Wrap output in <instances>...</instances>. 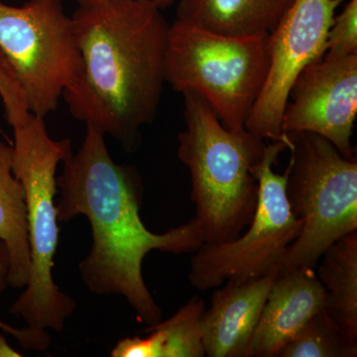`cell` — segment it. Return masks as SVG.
<instances>
[{
	"label": "cell",
	"instance_id": "cell-14",
	"mask_svg": "<svg viewBox=\"0 0 357 357\" xmlns=\"http://www.w3.org/2000/svg\"><path fill=\"white\" fill-rule=\"evenodd\" d=\"M204 299L192 297L174 316L149 326L145 337H126L112 351V357H204L202 318Z\"/></svg>",
	"mask_w": 357,
	"mask_h": 357
},
{
	"label": "cell",
	"instance_id": "cell-2",
	"mask_svg": "<svg viewBox=\"0 0 357 357\" xmlns=\"http://www.w3.org/2000/svg\"><path fill=\"white\" fill-rule=\"evenodd\" d=\"M162 11L155 0H107L72 16L81 70L63 98L73 117L128 152L156 119L166 83L170 24Z\"/></svg>",
	"mask_w": 357,
	"mask_h": 357
},
{
	"label": "cell",
	"instance_id": "cell-12",
	"mask_svg": "<svg viewBox=\"0 0 357 357\" xmlns=\"http://www.w3.org/2000/svg\"><path fill=\"white\" fill-rule=\"evenodd\" d=\"M325 303L326 290L314 268L276 275L251 342L250 357H278Z\"/></svg>",
	"mask_w": 357,
	"mask_h": 357
},
{
	"label": "cell",
	"instance_id": "cell-21",
	"mask_svg": "<svg viewBox=\"0 0 357 357\" xmlns=\"http://www.w3.org/2000/svg\"><path fill=\"white\" fill-rule=\"evenodd\" d=\"M22 356L13 349L7 342L6 337L0 332V357H20Z\"/></svg>",
	"mask_w": 357,
	"mask_h": 357
},
{
	"label": "cell",
	"instance_id": "cell-20",
	"mask_svg": "<svg viewBox=\"0 0 357 357\" xmlns=\"http://www.w3.org/2000/svg\"><path fill=\"white\" fill-rule=\"evenodd\" d=\"M9 253L4 243L0 241V295L8 285L9 272ZM0 331L13 335L21 347L27 351H46L51 344V337L47 330H37V328H16L14 326L4 323L0 319Z\"/></svg>",
	"mask_w": 357,
	"mask_h": 357
},
{
	"label": "cell",
	"instance_id": "cell-8",
	"mask_svg": "<svg viewBox=\"0 0 357 357\" xmlns=\"http://www.w3.org/2000/svg\"><path fill=\"white\" fill-rule=\"evenodd\" d=\"M0 49L15 70L28 109L45 119L56 112L81 70L72 17L63 0L0 2Z\"/></svg>",
	"mask_w": 357,
	"mask_h": 357
},
{
	"label": "cell",
	"instance_id": "cell-10",
	"mask_svg": "<svg viewBox=\"0 0 357 357\" xmlns=\"http://www.w3.org/2000/svg\"><path fill=\"white\" fill-rule=\"evenodd\" d=\"M357 115V55L319 59L296 79L284 110L286 137L309 132L321 136L347 158Z\"/></svg>",
	"mask_w": 357,
	"mask_h": 357
},
{
	"label": "cell",
	"instance_id": "cell-1",
	"mask_svg": "<svg viewBox=\"0 0 357 357\" xmlns=\"http://www.w3.org/2000/svg\"><path fill=\"white\" fill-rule=\"evenodd\" d=\"M62 163L57 177L59 222L84 215L93 232L91 251L79 263L84 283L98 295L123 296L141 323H159L162 311L143 279V260L153 250L196 252L204 243L199 220L192 218L161 234L150 231L139 215V173L133 166L117 164L105 134L91 126H86L77 153L72 152Z\"/></svg>",
	"mask_w": 357,
	"mask_h": 357
},
{
	"label": "cell",
	"instance_id": "cell-18",
	"mask_svg": "<svg viewBox=\"0 0 357 357\" xmlns=\"http://www.w3.org/2000/svg\"><path fill=\"white\" fill-rule=\"evenodd\" d=\"M357 55V0H349L342 13L333 18L323 57Z\"/></svg>",
	"mask_w": 357,
	"mask_h": 357
},
{
	"label": "cell",
	"instance_id": "cell-13",
	"mask_svg": "<svg viewBox=\"0 0 357 357\" xmlns=\"http://www.w3.org/2000/svg\"><path fill=\"white\" fill-rule=\"evenodd\" d=\"M294 0H178L177 18L234 37L269 35Z\"/></svg>",
	"mask_w": 357,
	"mask_h": 357
},
{
	"label": "cell",
	"instance_id": "cell-3",
	"mask_svg": "<svg viewBox=\"0 0 357 357\" xmlns=\"http://www.w3.org/2000/svg\"><path fill=\"white\" fill-rule=\"evenodd\" d=\"M184 96L185 129L178 157L191 175V199L204 243L234 241L248 227L258 201L257 169L266 142L246 130H229L202 96Z\"/></svg>",
	"mask_w": 357,
	"mask_h": 357
},
{
	"label": "cell",
	"instance_id": "cell-7",
	"mask_svg": "<svg viewBox=\"0 0 357 357\" xmlns=\"http://www.w3.org/2000/svg\"><path fill=\"white\" fill-rule=\"evenodd\" d=\"M288 150L281 141L267 144L257 169L259 185L255 215L245 230L229 243H204L194 252L189 279L199 291L218 288L227 282H241L275 273L289 246L302 229L287 194V170L275 172L279 155Z\"/></svg>",
	"mask_w": 357,
	"mask_h": 357
},
{
	"label": "cell",
	"instance_id": "cell-15",
	"mask_svg": "<svg viewBox=\"0 0 357 357\" xmlns=\"http://www.w3.org/2000/svg\"><path fill=\"white\" fill-rule=\"evenodd\" d=\"M0 241L9 253L8 285L27 286L31 272L25 190L13 173V146L0 140Z\"/></svg>",
	"mask_w": 357,
	"mask_h": 357
},
{
	"label": "cell",
	"instance_id": "cell-17",
	"mask_svg": "<svg viewBox=\"0 0 357 357\" xmlns=\"http://www.w3.org/2000/svg\"><path fill=\"white\" fill-rule=\"evenodd\" d=\"M357 338L352 337L326 310L317 312L278 357H356Z\"/></svg>",
	"mask_w": 357,
	"mask_h": 357
},
{
	"label": "cell",
	"instance_id": "cell-5",
	"mask_svg": "<svg viewBox=\"0 0 357 357\" xmlns=\"http://www.w3.org/2000/svg\"><path fill=\"white\" fill-rule=\"evenodd\" d=\"M267 36H227L176 18L169 28L166 83L178 93H196L225 128L243 130L266 79Z\"/></svg>",
	"mask_w": 357,
	"mask_h": 357
},
{
	"label": "cell",
	"instance_id": "cell-11",
	"mask_svg": "<svg viewBox=\"0 0 357 357\" xmlns=\"http://www.w3.org/2000/svg\"><path fill=\"white\" fill-rule=\"evenodd\" d=\"M276 274L227 282L215 291L202 318L206 356L250 357V345Z\"/></svg>",
	"mask_w": 357,
	"mask_h": 357
},
{
	"label": "cell",
	"instance_id": "cell-16",
	"mask_svg": "<svg viewBox=\"0 0 357 357\" xmlns=\"http://www.w3.org/2000/svg\"><path fill=\"white\" fill-rule=\"evenodd\" d=\"M319 262L317 275L326 290L324 309L357 338V230L335 241Z\"/></svg>",
	"mask_w": 357,
	"mask_h": 357
},
{
	"label": "cell",
	"instance_id": "cell-6",
	"mask_svg": "<svg viewBox=\"0 0 357 357\" xmlns=\"http://www.w3.org/2000/svg\"><path fill=\"white\" fill-rule=\"evenodd\" d=\"M286 194L302 229L275 269L316 268L324 252L357 230V159L347 158L317 134L290 136Z\"/></svg>",
	"mask_w": 357,
	"mask_h": 357
},
{
	"label": "cell",
	"instance_id": "cell-9",
	"mask_svg": "<svg viewBox=\"0 0 357 357\" xmlns=\"http://www.w3.org/2000/svg\"><path fill=\"white\" fill-rule=\"evenodd\" d=\"M344 0H294L267 36L270 63L261 93L245 128L263 140L293 146L282 129L291 88L302 70L323 58L335 10Z\"/></svg>",
	"mask_w": 357,
	"mask_h": 357
},
{
	"label": "cell",
	"instance_id": "cell-19",
	"mask_svg": "<svg viewBox=\"0 0 357 357\" xmlns=\"http://www.w3.org/2000/svg\"><path fill=\"white\" fill-rule=\"evenodd\" d=\"M0 98L9 126L18 123L29 114L24 91L13 65L0 49Z\"/></svg>",
	"mask_w": 357,
	"mask_h": 357
},
{
	"label": "cell",
	"instance_id": "cell-4",
	"mask_svg": "<svg viewBox=\"0 0 357 357\" xmlns=\"http://www.w3.org/2000/svg\"><path fill=\"white\" fill-rule=\"evenodd\" d=\"M13 129V173L25 190L31 272L24 292L9 312L37 330L61 332L76 310L74 298L53 278L59 244L57 168L72 153L69 138L54 140L44 119L29 112Z\"/></svg>",
	"mask_w": 357,
	"mask_h": 357
},
{
	"label": "cell",
	"instance_id": "cell-22",
	"mask_svg": "<svg viewBox=\"0 0 357 357\" xmlns=\"http://www.w3.org/2000/svg\"><path fill=\"white\" fill-rule=\"evenodd\" d=\"M107 1V0H77L79 6H89V4L98 3V2ZM159 6L161 7L163 10H165L168 7L172 6L178 0H155Z\"/></svg>",
	"mask_w": 357,
	"mask_h": 357
}]
</instances>
